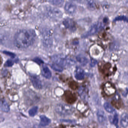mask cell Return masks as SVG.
Instances as JSON below:
<instances>
[{"instance_id": "1", "label": "cell", "mask_w": 128, "mask_h": 128, "mask_svg": "<svg viewBox=\"0 0 128 128\" xmlns=\"http://www.w3.org/2000/svg\"><path fill=\"white\" fill-rule=\"evenodd\" d=\"M36 34L32 29H24L17 32L14 36L16 44L19 48H28L33 44Z\"/></svg>"}, {"instance_id": "27", "label": "cell", "mask_w": 128, "mask_h": 128, "mask_svg": "<svg viewBox=\"0 0 128 128\" xmlns=\"http://www.w3.org/2000/svg\"><path fill=\"white\" fill-rule=\"evenodd\" d=\"M97 61L96 60H93L92 59L91 60V62H90V66H94L96 64Z\"/></svg>"}, {"instance_id": "23", "label": "cell", "mask_w": 128, "mask_h": 128, "mask_svg": "<svg viewBox=\"0 0 128 128\" xmlns=\"http://www.w3.org/2000/svg\"><path fill=\"white\" fill-rule=\"evenodd\" d=\"M51 66L53 70H55V71H57V72H61L63 70V68L59 66L56 65V64L54 63L52 64V65H51Z\"/></svg>"}, {"instance_id": "9", "label": "cell", "mask_w": 128, "mask_h": 128, "mask_svg": "<svg viewBox=\"0 0 128 128\" xmlns=\"http://www.w3.org/2000/svg\"><path fill=\"white\" fill-rule=\"evenodd\" d=\"M97 119L100 123L104 125L107 122V118L104 112L102 110H98L97 112Z\"/></svg>"}, {"instance_id": "14", "label": "cell", "mask_w": 128, "mask_h": 128, "mask_svg": "<svg viewBox=\"0 0 128 128\" xmlns=\"http://www.w3.org/2000/svg\"><path fill=\"white\" fill-rule=\"evenodd\" d=\"M40 124L42 126H46L50 123V120L46 116H44V115H41L40 116Z\"/></svg>"}, {"instance_id": "4", "label": "cell", "mask_w": 128, "mask_h": 128, "mask_svg": "<svg viewBox=\"0 0 128 128\" xmlns=\"http://www.w3.org/2000/svg\"><path fill=\"white\" fill-rule=\"evenodd\" d=\"M53 63L58 65L63 68L68 64H69V60L62 55H54L52 57Z\"/></svg>"}, {"instance_id": "8", "label": "cell", "mask_w": 128, "mask_h": 128, "mask_svg": "<svg viewBox=\"0 0 128 128\" xmlns=\"http://www.w3.org/2000/svg\"><path fill=\"white\" fill-rule=\"evenodd\" d=\"M30 79L31 81V83L35 88L39 90L42 88V82L39 78L36 76H31Z\"/></svg>"}, {"instance_id": "12", "label": "cell", "mask_w": 128, "mask_h": 128, "mask_svg": "<svg viewBox=\"0 0 128 128\" xmlns=\"http://www.w3.org/2000/svg\"><path fill=\"white\" fill-rule=\"evenodd\" d=\"M120 124L123 128H126L128 126V114L124 113L120 117Z\"/></svg>"}, {"instance_id": "6", "label": "cell", "mask_w": 128, "mask_h": 128, "mask_svg": "<svg viewBox=\"0 0 128 128\" xmlns=\"http://www.w3.org/2000/svg\"><path fill=\"white\" fill-rule=\"evenodd\" d=\"M77 7L74 3L68 1L65 4V10L66 12L70 15H73L76 12Z\"/></svg>"}, {"instance_id": "2", "label": "cell", "mask_w": 128, "mask_h": 128, "mask_svg": "<svg viewBox=\"0 0 128 128\" xmlns=\"http://www.w3.org/2000/svg\"><path fill=\"white\" fill-rule=\"evenodd\" d=\"M55 109L58 114L62 116L71 115L74 111V108L72 106L64 103H60L57 104Z\"/></svg>"}, {"instance_id": "18", "label": "cell", "mask_w": 128, "mask_h": 128, "mask_svg": "<svg viewBox=\"0 0 128 128\" xmlns=\"http://www.w3.org/2000/svg\"><path fill=\"white\" fill-rule=\"evenodd\" d=\"M109 120L112 124L116 125L118 123V118L117 114H115L114 116H109Z\"/></svg>"}, {"instance_id": "28", "label": "cell", "mask_w": 128, "mask_h": 128, "mask_svg": "<svg viewBox=\"0 0 128 128\" xmlns=\"http://www.w3.org/2000/svg\"><path fill=\"white\" fill-rule=\"evenodd\" d=\"M117 128H118V127H117Z\"/></svg>"}, {"instance_id": "10", "label": "cell", "mask_w": 128, "mask_h": 128, "mask_svg": "<svg viewBox=\"0 0 128 128\" xmlns=\"http://www.w3.org/2000/svg\"><path fill=\"white\" fill-rule=\"evenodd\" d=\"M74 76L77 80H83L84 78V71L80 67H77L75 71Z\"/></svg>"}, {"instance_id": "3", "label": "cell", "mask_w": 128, "mask_h": 128, "mask_svg": "<svg viewBox=\"0 0 128 128\" xmlns=\"http://www.w3.org/2000/svg\"><path fill=\"white\" fill-rule=\"evenodd\" d=\"M46 12L48 18L55 20H57L61 18L62 15V12L60 10L55 7L50 6L46 8Z\"/></svg>"}, {"instance_id": "16", "label": "cell", "mask_w": 128, "mask_h": 128, "mask_svg": "<svg viewBox=\"0 0 128 128\" xmlns=\"http://www.w3.org/2000/svg\"><path fill=\"white\" fill-rule=\"evenodd\" d=\"M0 108L4 112H8L10 111V108L6 101L4 99L2 100L0 102Z\"/></svg>"}, {"instance_id": "26", "label": "cell", "mask_w": 128, "mask_h": 128, "mask_svg": "<svg viewBox=\"0 0 128 128\" xmlns=\"http://www.w3.org/2000/svg\"><path fill=\"white\" fill-rule=\"evenodd\" d=\"M34 60L35 62H36L37 63L39 64H41L42 63V62H43V61L38 58H35Z\"/></svg>"}, {"instance_id": "7", "label": "cell", "mask_w": 128, "mask_h": 128, "mask_svg": "<svg viewBox=\"0 0 128 128\" xmlns=\"http://www.w3.org/2000/svg\"><path fill=\"white\" fill-rule=\"evenodd\" d=\"M63 23L65 27L72 32L76 30L74 22L71 18H66L64 20Z\"/></svg>"}, {"instance_id": "25", "label": "cell", "mask_w": 128, "mask_h": 128, "mask_svg": "<svg viewBox=\"0 0 128 128\" xmlns=\"http://www.w3.org/2000/svg\"><path fill=\"white\" fill-rule=\"evenodd\" d=\"M4 53L6 55L9 56H10L12 57V58H14L15 56V54L11 52H9L5 51L4 52Z\"/></svg>"}, {"instance_id": "15", "label": "cell", "mask_w": 128, "mask_h": 128, "mask_svg": "<svg viewBox=\"0 0 128 128\" xmlns=\"http://www.w3.org/2000/svg\"><path fill=\"white\" fill-rule=\"evenodd\" d=\"M76 60L83 66H86L88 62V60L87 58L82 54L78 55L76 57Z\"/></svg>"}, {"instance_id": "13", "label": "cell", "mask_w": 128, "mask_h": 128, "mask_svg": "<svg viewBox=\"0 0 128 128\" xmlns=\"http://www.w3.org/2000/svg\"><path fill=\"white\" fill-rule=\"evenodd\" d=\"M42 74L43 77L48 79L50 78L52 76V73L50 70L48 66H42Z\"/></svg>"}, {"instance_id": "20", "label": "cell", "mask_w": 128, "mask_h": 128, "mask_svg": "<svg viewBox=\"0 0 128 128\" xmlns=\"http://www.w3.org/2000/svg\"><path fill=\"white\" fill-rule=\"evenodd\" d=\"M38 110V107L37 106L33 107L29 111V115L31 116H34L37 114Z\"/></svg>"}, {"instance_id": "22", "label": "cell", "mask_w": 128, "mask_h": 128, "mask_svg": "<svg viewBox=\"0 0 128 128\" xmlns=\"http://www.w3.org/2000/svg\"><path fill=\"white\" fill-rule=\"evenodd\" d=\"M49 2L51 4H53V5L60 6H61L62 5L64 1V0H50V1H49Z\"/></svg>"}, {"instance_id": "17", "label": "cell", "mask_w": 128, "mask_h": 128, "mask_svg": "<svg viewBox=\"0 0 128 128\" xmlns=\"http://www.w3.org/2000/svg\"><path fill=\"white\" fill-rule=\"evenodd\" d=\"M104 107L106 110L109 113H113L115 111V109L108 102H105L104 104Z\"/></svg>"}, {"instance_id": "11", "label": "cell", "mask_w": 128, "mask_h": 128, "mask_svg": "<svg viewBox=\"0 0 128 128\" xmlns=\"http://www.w3.org/2000/svg\"><path fill=\"white\" fill-rule=\"evenodd\" d=\"M104 91L106 95L110 96L114 94L115 89L110 84H106L105 85Z\"/></svg>"}, {"instance_id": "5", "label": "cell", "mask_w": 128, "mask_h": 128, "mask_svg": "<svg viewBox=\"0 0 128 128\" xmlns=\"http://www.w3.org/2000/svg\"><path fill=\"white\" fill-rule=\"evenodd\" d=\"M103 27L104 26L102 22H97L94 24L90 27V30L82 36V37L85 38V37L94 35L100 30H102Z\"/></svg>"}, {"instance_id": "19", "label": "cell", "mask_w": 128, "mask_h": 128, "mask_svg": "<svg viewBox=\"0 0 128 128\" xmlns=\"http://www.w3.org/2000/svg\"><path fill=\"white\" fill-rule=\"evenodd\" d=\"M78 93H79L81 98L83 99L85 98L86 96V88L84 87H80L78 90Z\"/></svg>"}, {"instance_id": "21", "label": "cell", "mask_w": 128, "mask_h": 128, "mask_svg": "<svg viewBox=\"0 0 128 128\" xmlns=\"http://www.w3.org/2000/svg\"><path fill=\"white\" fill-rule=\"evenodd\" d=\"M114 21V22L117 21H124V22H128V18L124 16H119L116 17Z\"/></svg>"}, {"instance_id": "24", "label": "cell", "mask_w": 128, "mask_h": 128, "mask_svg": "<svg viewBox=\"0 0 128 128\" xmlns=\"http://www.w3.org/2000/svg\"><path fill=\"white\" fill-rule=\"evenodd\" d=\"M13 64H14V62L12 60H8L6 62L5 66H13Z\"/></svg>"}]
</instances>
